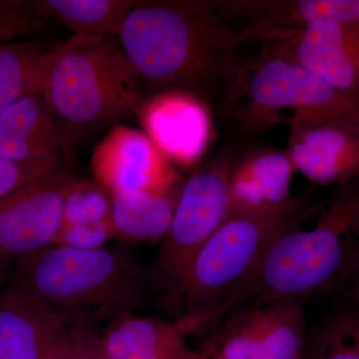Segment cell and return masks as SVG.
Listing matches in <instances>:
<instances>
[{
	"mask_svg": "<svg viewBox=\"0 0 359 359\" xmlns=\"http://www.w3.org/2000/svg\"><path fill=\"white\" fill-rule=\"evenodd\" d=\"M238 33L212 1L160 0L137 1L118 39L146 85L216 94L224 106L248 55Z\"/></svg>",
	"mask_w": 359,
	"mask_h": 359,
	"instance_id": "1",
	"label": "cell"
},
{
	"mask_svg": "<svg viewBox=\"0 0 359 359\" xmlns=\"http://www.w3.org/2000/svg\"><path fill=\"white\" fill-rule=\"evenodd\" d=\"M242 33L304 29L316 23L359 21V0H224L212 1Z\"/></svg>",
	"mask_w": 359,
	"mask_h": 359,
	"instance_id": "16",
	"label": "cell"
},
{
	"mask_svg": "<svg viewBox=\"0 0 359 359\" xmlns=\"http://www.w3.org/2000/svg\"><path fill=\"white\" fill-rule=\"evenodd\" d=\"M61 44L30 39L0 44V112L40 92Z\"/></svg>",
	"mask_w": 359,
	"mask_h": 359,
	"instance_id": "20",
	"label": "cell"
},
{
	"mask_svg": "<svg viewBox=\"0 0 359 359\" xmlns=\"http://www.w3.org/2000/svg\"><path fill=\"white\" fill-rule=\"evenodd\" d=\"M109 219H113L112 194L96 181L77 179L66 196L61 226Z\"/></svg>",
	"mask_w": 359,
	"mask_h": 359,
	"instance_id": "23",
	"label": "cell"
},
{
	"mask_svg": "<svg viewBox=\"0 0 359 359\" xmlns=\"http://www.w3.org/2000/svg\"><path fill=\"white\" fill-rule=\"evenodd\" d=\"M33 180L25 170L0 155V199Z\"/></svg>",
	"mask_w": 359,
	"mask_h": 359,
	"instance_id": "27",
	"label": "cell"
},
{
	"mask_svg": "<svg viewBox=\"0 0 359 359\" xmlns=\"http://www.w3.org/2000/svg\"><path fill=\"white\" fill-rule=\"evenodd\" d=\"M117 237L114 219L61 226L53 245L78 250H97Z\"/></svg>",
	"mask_w": 359,
	"mask_h": 359,
	"instance_id": "25",
	"label": "cell"
},
{
	"mask_svg": "<svg viewBox=\"0 0 359 359\" xmlns=\"http://www.w3.org/2000/svg\"><path fill=\"white\" fill-rule=\"evenodd\" d=\"M231 156L224 153L184 182L169 231L149 269L152 292L175 314L196 257L231 212Z\"/></svg>",
	"mask_w": 359,
	"mask_h": 359,
	"instance_id": "7",
	"label": "cell"
},
{
	"mask_svg": "<svg viewBox=\"0 0 359 359\" xmlns=\"http://www.w3.org/2000/svg\"><path fill=\"white\" fill-rule=\"evenodd\" d=\"M47 20H57L74 35L119 36L136 0H32Z\"/></svg>",
	"mask_w": 359,
	"mask_h": 359,
	"instance_id": "21",
	"label": "cell"
},
{
	"mask_svg": "<svg viewBox=\"0 0 359 359\" xmlns=\"http://www.w3.org/2000/svg\"><path fill=\"white\" fill-rule=\"evenodd\" d=\"M243 46L261 44L335 88L359 94V21L316 23L304 29L238 34Z\"/></svg>",
	"mask_w": 359,
	"mask_h": 359,
	"instance_id": "9",
	"label": "cell"
},
{
	"mask_svg": "<svg viewBox=\"0 0 359 359\" xmlns=\"http://www.w3.org/2000/svg\"><path fill=\"white\" fill-rule=\"evenodd\" d=\"M203 358H204V356H203ZM204 359H218V358H204Z\"/></svg>",
	"mask_w": 359,
	"mask_h": 359,
	"instance_id": "32",
	"label": "cell"
},
{
	"mask_svg": "<svg viewBox=\"0 0 359 359\" xmlns=\"http://www.w3.org/2000/svg\"><path fill=\"white\" fill-rule=\"evenodd\" d=\"M72 141L40 92L23 97L0 112V155L33 179L62 169Z\"/></svg>",
	"mask_w": 359,
	"mask_h": 359,
	"instance_id": "13",
	"label": "cell"
},
{
	"mask_svg": "<svg viewBox=\"0 0 359 359\" xmlns=\"http://www.w3.org/2000/svg\"><path fill=\"white\" fill-rule=\"evenodd\" d=\"M76 180L62 168L28 182L0 199V264L54 245L66 196Z\"/></svg>",
	"mask_w": 359,
	"mask_h": 359,
	"instance_id": "10",
	"label": "cell"
},
{
	"mask_svg": "<svg viewBox=\"0 0 359 359\" xmlns=\"http://www.w3.org/2000/svg\"><path fill=\"white\" fill-rule=\"evenodd\" d=\"M295 172L287 150L255 147L233 154L231 210L276 205L289 199Z\"/></svg>",
	"mask_w": 359,
	"mask_h": 359,
	"instance_id": "17",
	"label": "cell"
},
{
	"mask_svg": "<svg viewBox=\"0 0 359 359\" xmlns=\"http://www.w3.org/2000/svg\"><path fill=\"white\" fill-rule=\"evenodd\" d=\"M105 359H192L176 325L132 313L118 316L99 337Z\"/></svg>",
	"mask_w": 359,
	"mask_h": 359,
	"instance_id": "18",
	"label": "cell"
},
{
	"mask_svg": "<svg viewBox=\"0 0 359 359\" xmlns=\"http://www.w3.org/2000/svg\"><path fill=\"white\" fill-rule=\"evenodd\" d=\"M58 359H105L99 337L81 328H71L69 339Z\"/></svg>",
	"mask_w": 359,
	"mask_h": 359,
	"instance_id": "26",
	"label": "cell"
},
{
	"mask_svg": "<svg viewBox=\"0 0 359 359\" xmlns=\"http://www.w3.org/2000/svg\"><path fill=\"white\" fill-rule=\"evenodd\" d=\"M18 280L58 309L132 313L153 294L148 269L123 248L78 250L51 245L20 259Z\"/></svg>",
	"mask_w": 359,
	"mask_h": 359,
	"instance_id": "5",
	"label": "cell"
},
{
	"mask_svg": "<svg viewBox=\"0 0 359 359\" xmlns=\"http://www.w3.org/2000/svg\"><path fill=\"white\" fill-rule=\"evenodd\" d=\"M1 278H2V275H1V264H0V283H1Z\"/></svg>",
	"mask_w": 359,
	"mask_h": 359,
	"instance_id": "30",
	"label": "cell"
},
{
	"mask_svg": "<svg viewBox=\"0 0 359 359\" xmlns=\"http://www.w3.org/2000/svg\"><path fill=\"white\" fill-rule=\"evenodd\" d=\"M313 207L311 201L273 238L233 311L339 292L359 255V177L339 185L313 228L304 229Z\"/></svg>",
	"mask_w": 359,
	"mask_h": 359,
	"instance_id": "2",
	"label": "cell"
},
{
	"mask_svg": "<svg viewBox=\"0 0 359 359\" xmlns=\"http://www.w3.org/2000/svg\"><path fill=\"white\" fill-rule=\"evenodd\" d=\"M304 359H359V309L344 304L321 318L306 335Z\"/></svg>",
	"mask_w": 359,
	"mask_h": 359,
	"instance_id": "22",
	"label": "cell"
},
{
	"mask_svg": "<svg viewBox=\"0 0 359 359\" xmlns=\"http://www.w3.org/2000/svg\"><path fill=\"white\" fill-rule=\"evenodd\" d=\"M313 198L311 188L280 204L231 210L187 278L175 323L182 334L204 337L233 311L273 238Z\"/></svg>",
	"mask_w": 359,
	"mask_h": 359,
	"instance_id": "3",
	"label": "cell"
},
{
	"mask_svg": "<svg viewBox=\"0 0 359 359\" xmlns=\"http://www.w3.org/2000/svg\"><path fill=\"white\" fill-rule=\"evenodd\" d=\"M283 109L359 126V94L335 88L294 61L261 46L259 53L245 57L223 115L238 133L256 136L285 123L280 114Z\"/></svg>",
	"mask_w": 359,
	"mask_h": 359,
	"instance_id": "6",
	"label": "cell"
},
{
	"mask_svg": "<svg viewBox=\"0 0 359 359\" xmlns=\"http://www.w3.org/2000/svg\"><path fill=\"white\" fill-rule=\"evenodd\" d=\"M97 183L111 194L162 192L183 178L147 134L115 125L96 146L90 162Z\"/></svg>",
	"mask_w": 359,
	"mask_h": 359,
	"instance_id": "11",
	"label": "cell"
},
{
	"mask_svg": "<svg viewBox=\"0 0 359 359\" xmlns=\"http://www.w3.org/2000/svg\"><path fill=\"white\" fill-rule=\"evenodd\" d=\"M287 152L295 171L316 185H341L359 177V126L292 114Z\"/></svg>",
	"mask_w": 359,
	"mask_h": 359,
	"instance_id": "12",
	"label": "cell"
},
{
	"mask_svg": "<svg viewBox=\"0 0 359 359\" xmlns=\"http://www.w3.org/2000/svg\"><path fill=\"white\" fill-rule=\"evenodd\" d=\"M192 359H204V358L201 354L196 353Z\"/></svg>",
	"mask_w": 359,
	"mask_h": 359,
	"instance_id": "29",
	"label": "cell"
},
{
	"mask_svg": "<svg viewBox=\"0 0 359 359\" xmlns=\"http://www.w3.org/2000/svg\"><path fill=\"white\" fill-rule=\"evenodd\" d=\"M185 180L162 192L128 191L113 194L117 238L132 243L162 242L173 219Z\"/></svg>",
	"mask_w": 359,
	"mask_h": 359,
	"instance_id": "19",
	"label": "cell"
},
{
	"mask_svg": "<svg viewBox=\"0 0 359 359\" xmlns=\"http://www.w3.org/2000/svg\"><path fill=\"white\" fill-rule=\"evenodd\" d=\"M144 132L172 164L192 167L211 141L212 123L207 103L181 90L158 92L136 112Z\"/></svg>",
	"mask_w": 359,
	"mask_h": 359,
	"instance_id": "14",
	"label": "cell"
},
{
	"mask_svg": "<svg viewBox=\"0 0 359 359\" xmlns=\"http://www.w3.org/2000/svg\"><path fill=\"white\" fill-rule=\"evenodd\" d=\"M304 302L278 299L231 311L204 335L201 355L218 359H294L306 339Z\"/></svg>",
	"mask_w": 359,
	"mask_h": 359,
	"instance_id": "8",
	"label": "cell"
},
{
	"mask_svg": "<svg viewBox=\"0 0 359 359\" xmlns=\"http://www.w3.org/2000/svg\"><path fill=\"white\" fill-rule=\"evenodd\" d=\"M294 359H304V355H299V358H294Z\"/></svg>",
	"mask_w": 359,
	"mask_h": 359,
	"instance_id": "31",
	"label": "cell"
},
{
	"mask_svg": "<svg viewBox=\"0 0 359 359\" xmlns=\"http://www.w3.org/2000/svg\"><path fill=\"white\" fill-rule=\"evenodd\" d=\"M47 25L32 0H0V44L28 40Z\"/></svg>",
	"mask_w": 359,
	"mask_h": 359,
	"instance_id": "24",
	"label": "cell"
},
{
	"mask_svg": "<svg viewBox=\"0 0 359 359\" xmlns=\"http://www.w3.org/2000/svg\"><path fill=\"white\" fill-rule=\"evenodd\" d=\"M70 328L18 280L0 292V359H58Z\"/></svg>",
	"mask_w": 359,
	"mask_h": 359,
	"instance_id": "15",
	"label": "cell"
},
{
	"mask_svg": "<svg viewBox=\"0 0 359 359\" xmlns=\"http://www.w3.org/2000/svg\"><path fill=\"white\" fill-rule=\"evenodd\" d=\"M145 85L118 37L73 35L61 44L40 93L75 140L83 130L136 113L146 100Z\"/></svg>",
	"mask_w": 359,
	"mask_h": 359,
	"instance_id": "4",
	"label": "cell"
},
{
	"mask_svg": "<svg viewBox=\"0 0 359 359\" xmlns=\"http://www.w3.org/2000/svg\"><path fill=\"white\" fill-rule=\"evenodd\" d=\"M339 292H341L344 299L359 309V255L344 285L340 287Z\"/></svg>",
	"mask_w": 359,
	"mask_h": 359,
	"instance_id": "28",
	"label": "cell"
}]
</instances>
